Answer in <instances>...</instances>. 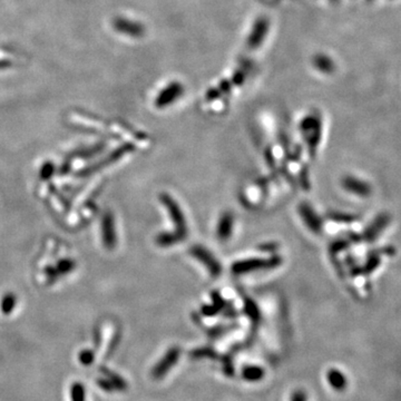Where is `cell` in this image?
I'll list each match as a JSON object with an SVG mask.
<instances>
[{"instance_id":"obj_1","label":"cell","mask_w":401,"mask_h":401,"mask_svg":"<svg viewBox=\"0 0 401 401\" xmlns=\"http://www.w3.org/2000/svg\"><path fill=\"white\" fill-rule=\"evenodd\" d=\"M281 263V259L279 256H274L271 259H248V260H241L235 262L232 265V272L235 275H242L246 273H252L255 271L261 270H267L272 269V267H276Z\"/></svg>"},{"instance_id":"obj_2","label":"cell","mask_w":401,"mask_h":401,"mask_svg":"<svg viewBox=\"0 0 401 401\" xmlns=\"http://www.w3.org/2000/svg\"><path fill=\"white\" fill-rule=\"evenodd\" d=\"M270 30V20L266 17H260L255 20L251 32L246 38L245 46L248 50L259 49L266 38Z\"/></svg>"},{"instance_id":"obj_3","label":"cell","mask_w":401,"mask_h":401,"mask_svg":"<svg viewBox=\"0 0 401 401\" xmlns=\"http://www.w3.org/2000/svg\"><path fill=\"white\" fill-rule=\"evenodd\" d=\"M184 94V86L179 81H171L158 92L155 99L157 109H165L166 106L172 105L181 98Z\"/></svg>"},{"instance_id":"obj_4","label":"cell","mask_w":401,"mask_h":401,"mask_svg":"<svg viewBox=\"0 0 401 401\" xmlns=\"http://www.w3.org/2000/svg\"><path fill=\"white\" fill-rule=\"evenodd\" d=\"M161 199L164 204V207H165L166 210L168 211V214L169 217H171L174 225H175L176 232L182 234L183 236L186 235L187 232L186 221H185L183 211L181 210V208H179V205L175 202V199H174L171 195L163 194L161 196Z\"/></svg>"},{"instance_id":"obj_5","label":"cell","mask_w":401,"mask_h":401,"mask_svg":"<svg viewBox=\"0 0 401 401\" xmlns=\"http://www.w3.org/2000/svg\"><path fill=\"white\" fill-rule=\"evenodd\" d=\"M191 254L207 267L208 271L210 272V274L213 277H217L221 274V272H222V266H221L220 262L217 260V258H215L207 248L201 245H194L191 248Z\"/></svg>"},{"instance_id":"obj_6","label":"cell","mask_w":401,"mask_h":401,"mask_svg":"<svg viewBox=\"0 0 401 401\" xmlns=\"http://www.w3.org/2000/svg\"><path fill=\"white\" fill-rule=\"evenodd\" d=\"M302 132L308 133V144H309L311 155L316 153L319 141L321 136V124L319 118L313 115H308L301 122Z\"/></svg>"},{"instance_id":"obj_7","label":"cell","mask_w":401,"mask_h":401,"mask_svg":"<svg viewBox=\"0 0 401 401\" xmlns=\"http://www.w3.org/2000/svg\"><path fill=\"white\" fill-rule=\"evenodd\" d=\"M299 213L302 220L305 221L306 225L312 231V232L320 233L322 228V222L320 218L318 217V214L316 213V211L310 207V204L301 203L299 207Z\"/></svg>"},{"instance_id":"obj_8","label":"cell","mask_w":401,"mask_h":401,"mask_svg":"<svg viewBox=\"0 0 401 401\" xmlns=\"http://www.w3.org/2000/svg\"><path fill=\"white\" fill-rule=\"evenodd\" d=\"M178 356H179V350L177 348H173L171 350H168L165 356H164V358L156 364V367L154 368L153 376L155 378H162L163 376H165V373L177 361Z\"/></svg>"},{"instance_id":"obj_9","label":"cell","mask_w":401,"mask_h":401,"mask_svg":"<svg viewBox=\"0 0 401 401\" xmlns=\"http://www.w3.org/2000/svg\"><path fill=\"white\" fill-rule=\"evenodd\" d=\"M234 228V217L233 214H231L230 212H225L219 220L218 229H217V234L218 238L225 242L226 240L230 239V236L232 235Z\"/></svg>"},{"instance_id":"obj_10","label":"cell","mask_w":401,"mask_h":401,"mask_svg":"<svg viewBox=\"0 0 401 401\" xmlns=\"http://www.w3.org/2000/svg\"><path fill=\"white\" fill-rule=\"evenodd\" d=\"M114 26L118 32L130 35L131 37H142L144 34V26L128 19H117L115 20Z\"/></svg>"},{"instance_id":"obj_11","label":"cell","mask_w":401,"mask_h":401,"mask_svg":"<svg viewBox=\"0 0 401 401\" xmlns=\"http://www.w3.org/2000/svg\"><path fill=\"white\" fill-rule=\"evenodd\" d=\"M103 235H104V243L106 246L112 248L115 243V233H114V223L111 215H105L103 221Z\"/></svg>"},{"instance_id":"obj_12","label":"cell","mask_w":401,"mask_h":401,"mask_svg":"<svg viewBox=\"0 0 401 401\" xmlns=\"http://www.w3.org/2000/svg\"><path fill=\"white\" fill-rule=\"evenodd\" d=\"M327 379L331 387L336 390H342L346 388L347 385V379L343 376L341 371H339L337 369L329 370L327 373Z\"/></svg>"},{"instance_id":"obj_13","label":"cell","mask_w":401,"mask_h":401,"mask_svg":"<svg viewBox=\"0 0 401 401\" xmlns=\"http://www.w3.org/2000/svg\"><path fill=\"white\" fill-rule=\"evenodd\" d=\"M343 186L346 187L348 191H350L354 194L359 195H366L368 193V186L367 184L359 181L353 177H346L343 181Z\"/></svg>"},{"instance_id":"obj_14","label":"cell","mask_w":401,"mask_h":401,"mask_svg":"<svg viewBox=\"0 0 401 401\" xmlns=\"http://www.w3.org/2000/svg\"><path fill=\"white\" fill-rule=\"evenodd\" d=\"M185 238L182 234H179L178 232H171V233H161L158 234L156 238V243L159 246H163V248H166V246H172L174 244H176Z\"/></svg>"},{"instance_id":"obj_15","label":"cell","mask_w":401,"mask_h":401,"mask_svg":"<svg viewBox=\"0 0 401 401\" xmlns=\"http://www.w3.org/2000/svg\"><path fill=\"white\" fill-rule=\"evenodd\" d=\"M264 376L263 370L259 367H248L243 370V377L248 381H258Z\"/></svg>"},{"instance_id":"obj_16","label":"cell","mask_w":401,"mask_h":401,"mask_svg":"<svg viewBox=\"0 0 401 401\" xmlns=\"http://www.w3.org/2000/svg\"><path fill=\"white\" fill-rule=\"evenodd\" d=\"M291 401H307V394L302 390H296L292 393Z\"/></svg>"}]
</instances>
